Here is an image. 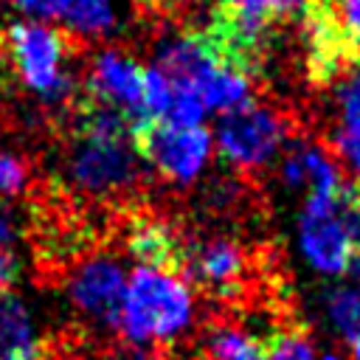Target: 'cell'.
Masks as SVG:
<instances>
[{"label": "cell", "mask_w": 360, "mask_h": 360, "mask_svg": "<svg viewBox=\"0 0 360 360\" xmlns=\"http://www.w3.org/2000/svg\"><path fill=\"white\" fill-rule=\"evenodd\" d=\"M338 20L343 31L360 45V0H338Z\"/></svg>", "instance_id": "obj_20"}, {"label": "cell", "mask_w": 360, "mask_h": 360, "mask_svg": "<svg viewBox=\"0 0 360 360\" xmlns=\"http://www.w3.org/2000/svg\"><path fill=\"white\" fill-rule=\"evenodd\" d=\"M239 360H264V354H262V349H259V343L245 354V357H239Z\"/></svg>", "instance_id": "obj_22"}, {"label": "cell", "mask_w": 360, "mask_h": 360, "mask_svg": "<svg viewBox=\"0 0 360 360\" xmlns=\"http://www.w3.org/2000/svg\"><path fill=\"white\" fill-rule=\"evenodd\" d=\"M132 146L169 183H194L214 152L211 132L205 127H174L166 121H146L132 129Z\"/></svg>", "instance_id": "obj_5"}, {"label": "cell", "mask_w": 360, "mask_h": 360, "mask_svg": "<svg viewBox=\"0 0 360 360\" xmlns=\"http://www.w3.org/2000/svg\"><path fill=\"white\" fill-rule=\"evenodd\" d=\"M194 323V292L191 284L166 267L138 264L124 290L118 332L135 349L166 346L186 335Z\"/></svg>", "instance_id": "obj_1"}, {"label": "cell", "mask_w": 360, "mask_h": 360, "mask_svg": "<svg viewBox=\"0 0 360 360\" xmlns=\"http://www.w3.org/2000/svg\"><path fill=\"white\" fill-rule=\"evenodd\" d=\"M335 107H338V124L332 132L335 152L360 180V70H352L338 82Z\"/></svg>", "instance_id": "obj_11"}, {"label": "cell", "mask_w": 360, "mask_h": 360, "mask_svg": "<svg viewBox=\"0 0 360 360\" xmlns=\"http://www.w3.org/2000/svg\"><path fill=\"white\" fill-rule=\"evenodd\" d=\"M141 3H143V6H166L169 0H141Z\"/></svg>", "instance_id": "obj_25"}, {"label": "cell", "mask_w": 360, "mask_h": 360, "mask_svg": "<svg viewBox=\"0 0 360 360\" xmlns=\"http://www.w3.org/2000/svg\"><path fill=\"white\" fill-rule=\"evenodd\" d=\"M329 318L346 338L360 335V287H338L329 292Z\"/></svg>", "instance_id": "obj_16"}, {"label": "cell", "mask_w": 360, "mask_h": 360, "mask_svg": "<svg viewBox=\"0 0 360 360\" xmlns=\"http://www.w3.org/2000/svg\"><path fill=\"white\" fill-rule=\"evenodd\" d=\"M59 20L76 34H104L112 28V0H65Z\"/></svg>", "instance_id": "obj_14"}, {"label": "cell", "mask_w": 360, "mask_h": 360, "mask_svg": "<svg viewBox=\"0 0 360 360\" xmlns=\"http://www.w3.org/2000/svg\"><path fill=\"white\" fill-rule=\"evenodd\" d=\"M290 141L287 118L267 104H245L222 115L217 127V152L219 158L239 169L256 172L264 169Z\"/></svg>", "instance_id": "obj_4"}, {"label": "cell", "mask_w": 360, "mask_h": 360, "mask_svg": "<svg viewBox=\"0 0 360 360\" xmlns=\"http://www.w3.org/2000/svg\"><path fill=\"white\" fill-rule=\"evenodd\" d=\"M281 180L290 188H307V194H332L346 186L340 160L321 143L295 141L281 158Z\"/></svg>", "instance_id": "obj_9"}, {"label": "cell", "mask_w": 360, "mask_h": 360, "mask_svg": "<svg viewBox=\"0 0 360 360\" xmlns=\"http://www.w3.org/2000/svg\"><path fill=\"white\" fill-rule=\"evenodd\" d=\"M177 273L214 295H228L242 287V278L248 273V256L245 248L228 236L188 239L183 242Z\"/></svg>", "instance_id": "obj_8"}, {"label": "cell", "mask_w": 360, "mask_h": 360, "mask_svg": "<svg viewBox=\"0 0 360 360\" xmlns=\"http://www.w3.org/2000/svg\"><path fill=\"white\" fill-rule=\"evenodd\" d=\"M354 267H360V236H357V256H354Z\"/></svg>", "instance_id": "obj_26"}, {"label": "cell", "mask_w": 360, "mask_h": 360, "mask_svg": "<svg viewBox=\"0 0 360 360\" xmlns=\"http://www.w3.org/2000/svg\"><path fill=\"white\" fill-rule=\"evenodd\" d=\"M127 270L112 253H96L82 259L68 276V298L73 309L98 323L118 329V312L127 290Z\"/></svg>", "instance_id": "obj_6"}, {"label": "cell", "mask_w": 360, "mask_h": 360, "mask_svg": "<svg viewBox=\"0 0 360 360\" xmlns=\"http://www.w3.org/2000/svg\"><path fill=\"white\" fill-rule=\"evenodd\" d=\"M84 93L98 104L115 110L129 124V129L149 121L143 101V70L132 56L121 51H104L93 59Z\"/></svg>", "instance_id": "obj_7"}, {"label": "cell", "mask_w": 360, "mask_h": 360, "mask_svg": "<svg viewBox=\"0 0 360 360\" xmlns=\"http://www.w3.org/2000/svg\"><path fill=\"white\" fill-rule=\"evenodd\" d=\"M253 346H256V340L245 329L231 326V323L214 326L208 332V338H205V354H208V360H239Z\"/></svg>", "instance_id": "obj_15"}, {"label": "cell", "mask_w": 360, "mask_h": 360, "mask_svg": "<svg viewBox=\"0 0 360 360\" xmlns=\"http://www.w3.org/2000/svg\"><path fill=\"white\" fill-rule=\"evenodd\" d=\"M118 360H149V357H146V354H141V352L135 349V352H129V354H124V357H118Z\"/></svg>", "instance_id": "obj_23"}, {"label": "cell", "mask_w": 360, "mask_h": 360, "mask_svg": "<svg viewBox=\"0 0 360 360\" xmlns=\"http://www.w3.org/2000/svg\"><path fill=\"white\" fill-rule=\"evenodd\" d=\"M352 343H354V346H352V354H354V360H360V335H357Z\"/></svg>", "instance_id": "obj_24"}, {"label": "cell", "mask_w": 360, "mask_h": 360, "mask_svg": "<svg viewBox=\"0 0 360 360\" xmlns=\"http://www.w3.org/2000/svg\"><path fill=\"white\" fill-rule=\"evenodd\" d=\"M68 48L70 39L62 31L39 22H14L0 34V53L14 73L48 101H65L73 96V82L62 73Z\"/></svg>", "instance_id": "obj_3"}, {"label": "cell", "mask_w": 360, "mask_h": 360, "mask_svg": "<svg viewBox=\"0 0 360 360\" xmlns=\"http://www.w3.org/2000/svg\"><path fill=\"white\" fill-rule=\"evenodd\" d=\"M14 242H17V228L14 219L0 208V292L11 284L17 273V256H14Z\"/></svg>", "instance_id": "obj_18"}, {"label": "cell", "mask_w": 360, "mask_h": 360, "mask_svg": "<svg viewBox=\"0 0 360 360\" xmlns=\"http://www.w3.org/2000/svg\"><path fill=\"white\" fill-rule=\"evenodd\" d=\"M360 236V191L343 186L332 194H307L298 217V245L304 259L321 273L354 267Z\"/></svg>", "instance_id": "obj_2"}, {"label": "cell", "mask_w": 360, "mask_h": 360, "mask_svg": "<svg viewBox=\"0 0 360 360\" xmlns=\"http://www.w3.org/2000/svg\"><path fill=\"white\" fill-rule=\"evenodd\" d=\"M259 349L264 360H315V349L301 332H276Z\"/></svg>", "instance_id": "obj_17"}, {"label": "cell", "mask_w": 360, "mask_h": 360, "mask_svg": "<svg viewBox=\"0 0 360 360\" xmlns=\"http://www.w3.org/2000/svg\"><path fill=\"white\" fill-rule=\"evenodd\" d=\"M127 248L132 259L149 267H166L177 270L180 267V253H183V239L174 233L172 225L160 219H135L127 233Z\"/></svg>", "instance_id": "obj_12"}, {"label": "cell", "mask_w": 360, "mask_h": 360, "mask_svg": "<svg viewBox=\"0 0 360 360\" xmlns=\"http://www.w3.org/2000/svg\"><path fill=\"white\" fill-rule=\"evenodd\" d=\"M14 3H17L22 11H28V14L59 20V11H62V3H65V0H14Z\"/></svg>", "instance_id": "obj_21"}, {"label": "cell", "mask_w": 360, "mask_h": 360, "mask_svg": "<svg viewBox=\"0 0 360 360\" xmlns=\"http://www.w3.org/2000/svg\"><path fill=\"white\" fill-rule=\"evenodd\" d=\"M42 340L22 298L0 292V360H39Z\"/></svg>", "instance_id": "obj_10"}, {"label": "cell", "mask_w": 360, "mask_h": 360, "mask_svg": "<svg viewBox=\"0 0 360 360\" xmlns=\"http://www.w3.org/2000/svg\"><path fill=\"white\" fill-rule=\"evenodd\" d=\"M25 183H28L25 163L11 152H0V194H20Z\"/></svg>", "instance_id": "obj_19"}, {"label": "cell", "mask_w": 360, "mask_h": 360, "mask_svg": "<svg viewBox=\"0 0 360 360\" xmlns=\"http://www.w3.org/2000/svg\"><path fill=\"white\" fill-rule=\"evenodd\" d=\"M253 82L248 70H239L233 65H222L217 68V73L202 84L200 98L205 104V110H217V112H231L239 110L245 104L253 101Z\"/></svg>", "instance_id": "obj_13"}]
</instances>
